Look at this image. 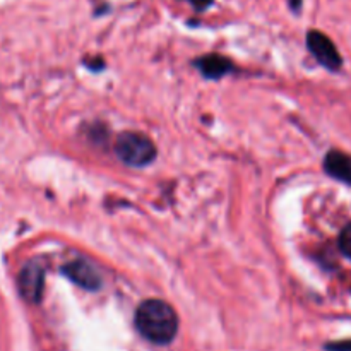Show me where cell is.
<instances>
[{"mask_svg": "<svg viewBox=\"0 0 351 351\" xmlns=\"http://www.w3.org/2000/svg\"><path fill=\"white\" fill-rule=\"evenodd\" d=\"M136 328L144 339L158 346L170 345L178 332V315L170 304L158 298L144 300L137 307Z\"/></svg>", "mask_w": 351, "mask_h": 351, "instance_id": "6da1fadb", "label": "cell"}, {"mask_svg": "<svg viewBox=\"0 0 351 351\" xmlns=\"http://www.w3.org/2000/svg\"><path fill=\"white\" fill-rule=\"evenodd\" d=\"M117 156L122 163L134 168L147 167L156 158V146L147 136L141 132H122L115 143Z\"/></svg>", "mask_w": 351, "mask_h": 351, "instance_id": "7a4b0ae2", "label": "cell"}, {"mask_svg": "<svg viewBox=\"0 0 351 351\" xmlns=\"http://www.w3.org/2000/svg\"><path fill=\"white\" fill-rule=\"evenodd\" d=\"M21 297L29 304H40L45 290V266L40 259L27 261L19 273Z\"/></svg>", "mask_w": 351, "mask_h": 351, "instance_id": "3957f363", "label": "cell"}, {"mask_svg": "<svg viewBox=\"0 0 351 351\" xmlns=\"http://www.w3.org/2000/svg\"><path fill=\"white\" fill-rule=\"evenodd\" d=\"M307 48L315 60L331 72H338L343 65V58L339 55L338 48L332 43L328 34L321 31H308L307 33Z\"/></svg>", "mask_w": 351, "mask_h": 351, "instance_id": "277c9868", "label": "cell"}, {"mask_svg": "<svg viewBox=\"0 0 351 351\" xmlns=\"http://www.w3.org/2000/svg\"><path fill=\"white\" fill-rule=\"evenodd\" d=\"M65 276L75 283L77 287H81L82 290L88 291H98L103 287V276L98 271V267L95 264L89 263L84 257H79V259L71 261V263L65 264L62 267Z\"/></svg>", "mask_w": 351, "mask_h": 351, "instance_id": "5b68a950", "label": "cell"}, {"mask_svg": "<svg viewBox=\"0 0 351 351\" xmlns=\"http://www.w3.org/2000/svg\"><path fill=\"white\" fill-rule=\"evenodd\" d=\"M324 170L335 180L351 185V156L343 151L331 149L324 158Z\"/></svg>", "mask_w": 351, "mask_h": 351, "instance_id": "8992f818", "label": "cell"}, {"mask_svg": "<svg viewBox=\"0 0 351 351\" xmlns=\"http://www.w3.org/2000/svg\"><path fill=\"white\" fill-rule=\"evenodd\" d=\"M195 64H197L199 71H201L202 74L209 79L223 77V75L228 74L233 67L232 62H230L228 58L223 57V55H218V53H213V55H208V57L199 58Z\"/></svg>", "mask_w": 351, "mask_h": 351, "instance_id": "52a82bcc", "label": "cell"}, {"mask_svg": "<svg viewBox=\"0 0 351 351\" xmlns=\"http://www.w3.org/2000/svg\"><path fill=\"white\" fill-rule=\"evenodd\" d=\"M338 247L339 250H341L343 256L351 259V223H348V225L341 230V233H339Z\"/></svg>", "mask_w": 351, "mask_h": 351, "instance_id": "ba28073f", "label": "cell"}, {"mask_svg": "<svg viewBox=\"0 0 351 351\" xmlns=\"http://www.w3.org/2000/svg\"><path fill=\"white\" fill-rule=\"evenodd\" d=\"M324 351H351V339H341V341L326 343Z\"/></svg>", "mask_w": 351, "mask_h": 351, "instance_id": "9c48e42d", "label": "cell"}, {"mask_svg": "<svg viewBox=\"0 0 351 351\" xmlns=\"http://www.w3.org/2000/svg\"><path fill=\"white\" fill-rule=\"evenodd\" d=\"M191 2H192V5L195 7V9L204 10V9H208L209 5H211L213 0H191Z\"/></svg>", "mask_w": 351, "mask_h": 351, "instance_id": "30bf717a", "label": "cell"}, {"mask_svg": "<svg viewBox=\"0 0 351 351\" xmlns=\"http://www.w3.org/2000/svg\"><path fill=\"white\" fill-rule=\"evenodd\" d=\"M290 5H291V9L295 10V12H298V10H300V7H302V0H290Z\"/></svg>", "mask_w": 351, "mask_h": 351, "instance_id": "8fae6325", "label": "cell"}]
</instances>
